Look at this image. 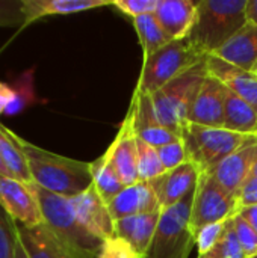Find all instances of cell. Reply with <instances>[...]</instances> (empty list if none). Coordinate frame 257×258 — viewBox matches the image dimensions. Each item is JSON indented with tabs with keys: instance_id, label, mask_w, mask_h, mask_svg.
I'll list each match as a JSON object with an SVG mask.
<instances>
[{
	"instance_id": "6da1fadb",
	"label": "cell",
	"mask_w": 257,
	"mask_h": 258,
	"mask_svg": "<svg viewBox=\"0 0 257 258\" xmlns=\"http://www.w3.org/2000/svg\"><path fill=\"white\" fill-rule=\"evenodd\" d=\"M33 184L64 198H74L92 186L91 163L42 150L15 135Z\"/></svg>"
},
{
	"instance_id": "7a4b0ae2",
	"label": "cell",
	"mask_w": 257,
	"mask_h": 258,
	"mask_svg": "<svg viewBox=\"0 0 257 258\" xmlns=\"http://www.w3.org/2000/svg\"><path fill=\"white\" fill-rule=\"evenodd\" d=\"M247 0H198L186 35L204 56L217 54L247 23Z\"/></svg>"
},
{
	"instance_id": "3957f363",
	"label": "cell",
	"mask_w": 257,
	"mask_h": 258,
	"mask_svg": "<svg viewBox=\"0 0 257 258\" xmlns=\"http://www.w3.org/2000/svg\"><path fill=\"white\" fill-rule=\"evenodd\" d=\"M33 184V183H32ZM38 198L42 224H45L65 245L83 258H97L105 240L91 234L77 219L70 198L52 194L33 184Z\"/></svg>"
},
{
	"instance_id": "277c9868",
	"label": "cell",
	"mask_w": 257,
	"mask_h": 258,
	"mask_svg": "<svg viewBox=\"0 0 257 258\" xmlns=\"http://www.w3.org/2000/svg\"><path fill=\"white\" fill-rule=\"evenodd\" d=\"M188 157L203 172L212 171L241 147L257 139V135H244L224 127H206L185 122L180 130Z\"/></svg>"
},
{
	"instance_id": "5b68a950",
	"label": "cell",
	"mask_w": 257,
	"mask_h": 258,
	"mask_svg": "<svg viewBox=\"0 0 257 258\" xmlns=\"http://www.w3.org/2000/svg\"><path fill=\"white\" fill-rule=\"evenodd\" d=\"M208 76L206 57L179 77L173 79L164 88L151 94L159 122L180 136V130L188 122L189 112L198 95V91Z\"/></svg>"
},
{
	"instance_id": "8992f818",
	"label": "cell",
	"mask_w": 257,
	"mask_h": 258,
	"mask_svg": "<svg viewBox=\"0 0 257 258\" xmlns=\"http://www.w3.org/2000/svg\"><path fill=\"white\" fill-rule=\"evenodd\" d=\"M195 189L176 206L162 210L158 228L142 258H188L195 246L191 213Z\"/></svg>"
},
{
	"instance_id": "52a82bcc",
	"label": "cell",
	"mask_w": 257,
	"mask_h": 258,
	"mask_svg": "<svg viewBox=\"0 0 257 258\" xmlns=\"http://www.w3.org/2000/svg\"><path fill=\"white\" fill-rule=\"evenodd\" d=\"M204 57L206 56L200 53L186 36L174 39L158 51L144 57L141 76L135 91L155 94L173 79L204 60Z\"/></svg>"
},
{
	"instance_id": "ba28073f",
	"label": "cell",
	"mask_w": 257,
	"mask_h": 258,
	"mask_svg": "<svg viewBox=\"0 0 257 258\" xmlns=\"http://www.w3.org/2000/svg\"><path fill=\"white\" fill-rule=\"evenodd\" d=\"M239 213L238 197L230 194L211 172H201L192 204L191 225L195 231L209 225L235 218Z\"/></svg>"
},
{
	"instance_id": "9c48e42d",
	"label": "cell",
	"mask_w": 257,
	"mask_h": 258,
	"mask_svg": "<svg viewBox=\"0 0 257 258\" xmlns=\"http://www.w3.org/2000/svg\"><path fill=\"white\" fill-rule=\"evenodd\" d=\"M126 121L129 122L136 138L155 148H161L180 139L177 133L171 132L159 122L151 94H144L138 91L133 92Z\"/></svg>"
},
{
	"instance_id": "30bf717a",
	"label": "cell",
	"mask_w": 257,
	"mask_h": 258,
	"mask_svg": "<svg viewBox=\"0 0 257 258\" xmlns=\"http://www.w3.org/2000/svg\"><path fill=\"white\" fill-rule=\"evenodd\" d=\"M0 207L18 225L35 227L42 224V215L32 183L0 174Z\"/></svg>"
},
{
	"instance_id": "8fae6325",
	"label": "cell",
	"mask_w": 257,
	"mask_h": 258,
	"mask_svg": "<svg viewBox=\"0 0 257 258\" xmlns=\"http://www.w3.org/2000/svg\"><path fill=\"white\" fill-rule=\"evenodd\" d=\"M201 172L203 171L189 160L174 169L165 171L162 175L148 181L159 201L161 212L176 206L189 192H192L197 187Z\"/></svg>"
},
{
	"instance_id": "7c38bea8",
	"label": "cell",
	"mask_w": 257,
	"mask_h": 258,
	"mask_svg": "<svg viewBox=\"0 0 257 258\" xmlns=\"http://www.w3.org/2000/svg\"><path fill=\"white\" fill-rule=\"evenodd\" d=\"M74 213L80 224L100 240L114 237L115 221L111 216L108 204L98 195L94 184L83 194L70 198Z\"/></svg>"
},
{
	"instance_id": "4fadbf2b",
	"label": "cell",
	"mask_w": 257,
	"mask_h": 258,
	"mask_svg": "<svg viewBox=\"0 0 257 258\" xmlns=\"http://www.w3.org/2000/svg\"><path fill=\"white\" fill-rule=\"evenodd\" d=\"M227 88L212 76H206L192 104L188 121L206 127H224Z\"/></svg>"
},
{
	"instance_id": "5bb4252c",
	"label": "cell",
	"mask_w": 257,
	"mask_h": 258,
	"mask_svg": "<svg viewBox=\"0 0 257 258\" xmlns=\"http://www.w3.org/2000/svg\"><path fill=\"white\" fill-rule=\"evenodd\" d=\"M106 154L124 186H130L139 181L136 136L126 119L123 121L117 138L106 150Z\"/></svg>"
},
{
	"instance_id": "9a60e30c",
	"label": "cell",
	"mask_w": 257,
	"mask_h": 258,
	"mask_svg": "<svg viewBox=\"0 0 257 258\" xmlns=\"http://www.w3.org/2000/svg\"><path fill=\"white\" fill-rule=\"evenodd\" d=\"M257 163V139L241 147L238 151L224 159L211 172L230 194L238 197L241 187L251 175Z\"/></svg>"
},
{
	"instance_id": "2e32d148",
	"label": "cell",
	"mask_w": 257,
	"mask_h": 258,
	"mask_svg": "<svg viewBox=\"0 0 257 258\" xmlns=\"http://www.w3.org/2000/svg\"><path fill=\"white\" fill-rule=\"evenodd\" d=\"M208 74L220 80L227 89L245 100L257 110V76L245 71L217 54L206 56Z\"/></svg>"
},
{
	"instance_id": "e0dca14e",
	"label": "cell",
	"mask_w": 257,
	"mask_h": 258,
	"mask_svg": "<svg viewBox=\"0 0 257 258\" xmlns=\"http://www.w3.org/2000/svg\"><path fill=\"white\" fill-rule=\"evenodd\" d=\"M17 233L29 258H83L65 245L45 224L35 227L17 224Z\"/></svg>"
},
{
	"instance_id": "ac0fdd59",
	"label": "cell",
	"mask_w": 257,
	"mask_h": 258,
	"mask_svg": "<svg viewBox=\"0 0 257 258\" xmlns=\"http://www.w3.org/2000/svg\"><path fill=\"white\" fill-rule=\"evenodd\" d=\"M108 207L114 221L161 212V206L153 189L148 183L144 181L126 186L115 198L108 203Z\"/></svg>"
},
{
	"instance_id": "d6986e66",
	"label": "cell",
	"mask_w": 257,
	"mask_h": 258,
	"mask_svg": "<svg viewBox=\"0 0 257 258\" xmlns=\"http://www.w3.org/2000/svg\"><path fill=\"white\" fill-rule=\"evenodd\" d=\"M159 218L161 212H156L115 221L114 237L127 242L135 249V252L142 258L150 248V243L159 224Z\"/></svg>"
},
{
	"instance_id": "ffe728a7",
	"label": "cell",
	"mask_w": 257,
	"mask_h": 258,
	"mask_svg": "<svg viewBox=\"0 0 257 258\" xmlns=\"http://www.w3.org/2000/svg\"><path fill=\"white\" fill-rule=\"evenodd\" d=\"M198 0H159L155 17L174 41L185 38L194 23Z\"/></svg>"
},
{
	"instance_id": "44dd1931",
	"label": "cell",
	"mask_w": 257,
	"mask_h": 258,
	"mask_svg": "<svg viewBox=\"0 0 257 258\" xmlns=\"http://www.w3.org/2000/svg\"><path fill=\"white\" fill-rule=\"evenodd\" d=\"M221 59L254 73L257 68V26L247 21L245 26L221 48L217 51Z\"/></svg>"
},
{
	"instance_id": "7402d4cb",
	"label": "cell",
	"mask_w": 257,
	"mask_h": 258,
	"mask_svg": "<svg viewBox=\"0 0 257 258\" xmlns=\"http://www.w3.org/2000/svg\"><path fill=\"white\" fill-rule=\"evenodd\" d=\"M112 0H23L24 26L50 15H70L112 5Z\"/></svg>"
},
{
	"instance_id": "603a6c76",
	"label": "cell",
	"mask_w": 257,
	"mask_h": 258,
	"mask_svg": "<svg viewBox=\"0 0 257 258\" xmlns=\"http://www.w3.org/2000/svg\"><path fill=\"white\" fill-rule=\"evenodd\" d=\"M224 128L244 135H257V110L230 89H227L226 95Z\"/></svg>"
},
{
	"instance_id": "cb8c5ba5",
	"label": "cell",
	"mask_w": 257,
	"mask_h": 258,
	"mask_svg": "<svg viewBox=\"0 0 257 258\" xmlns=\"http://www.w3.org/2000/svg\"><path fill=\"white\" fill-rule=\"evenodd\" d=\"M0 157L11 177L24 183H32L27 162L21 147L17 142L15 133L2 124H0Z\"/></svg>"
},
{
	"instance_id": "d4e9b609",
	"label": "cell",
	"mask_w": 257,
	"mask_h": 258,
	"mask_svg": "<svg viewBox=\"0 0 257 258\" xmlns=\"http://www.w3.org/2000/svg\"><path fill=\"white\" fill-rule=\"evenodd\" d=\"M91 174L92 184L106 204L126 187L118 178L117 172L114 171L106 153L91 163Z\"/></svg>"
},
{
	"instance_id": "484cf974",
	"label": "cell",
	"mask_w": 257,
	"mask_h": 258,
	"mask_svg": "<svg viewBox=\"0 0 257 258\" xmlns=\"http://www.w3.org/2000/svg\"><path fill=\"white\" fill-rule=\"evenodd\" d=\"M133 26L138 33V38H139V42H141V47L144 51V57L150 56L151 53L158 51L159 48H162L164 45H167L168 42L173 41L165 33V30L156 20L155 14L133 18Z\"/></svg>"
},
{
	"instance_id": "4316f807",
	"label": "cell",
	"mask_w": 257,
	"mask_h": 258,
	"mask_svg": "<svg viewBox=\"0 0 257 258\" xmlns=\"http://www.w3.org/2000/svg\"><path fill=\"white\" fill-rule=\"evenodd\" d=\"M12 89H14V95H12V100L5 110V115L15 116V115L23 113L27 107H30L33 104L42 103L36 97V92H35L33 68L26 70L20 76H17L14 83H12Z\"/></svg>"
},
{
	"instance_id": "83f0119b",
	"label": "cell",
	"mask_w": 257,
	"mask_h": 258,
	"mask_svg": "<svg viewBox=\"0 0 257 258\" xmlns=\"http://www.w3.org/2000/svg\"><path fill=\"white\" fill-rule=\"evenodd\" d=\"M138 144V172H139V181L148 183L155 180L156 177L162 175L165 172V168L161 162L158 148L148 145L147 142L136 138Z\"/></svg>"
},
{
	"instance_id": "f1b7e54d",
	"label": "cell",
	"mask_w": 257,
	"mask_h": 258,
	"mask_svg": "<svg viewBox=\"0 0 257 258\" xmlns=\"http://www.w3.org/2000/svg\"><path fill=\"white\" fill-rule=\"evenodd\" d=\"M197 258H247L235 233L233 227V218L229 221L227 228L221 240L206 254L198 255Z\"/></svg>"
},
{
	"instance_id": "f546056e",
	"label": "cell",
	"mask_w": 257,
	"mask_h": 258,
	"mask_svg": "<svg viewBox=\"0 0 257 258\" xmlns=\"http://www.w3.org/2000/svg\"><path fill=\"white\" fill-rule=\"evenodd\" d=\"M230 219L223 221V222H217V224H209L203 228H200L198 231H195V245L198 249V255H203L206 252H209L224 236L227 224Z\"/></svg>"
},
{
	"instance_id": "4dcf8cb0",
	"label": "cell",
	"mask_w": 257,
	"mask_h": 258,
	"mask_svg": "<svg viewBox=\"0 0 257 258\" xmlns=\"http://www.w3.org/2000/svg\"><path fill=\"white\" fill-rule=\"evenodd\" d=\"M17 224L0 207V258H14Z\"/></svg>"
},
{
	"instance_id": "1f68e13d",
	"label": "cell",
	"mask_w": 257,
	"mask_h": 258,
	"mask_svg": "<svg viewBox=\"0 0 257 258\" xmlns=\"http://www.w3.org/2000/svg\"><path fill=\"white\" fill-rule=\"evenodd\" d=\"M158 153H159V157H161V162H162L165 171L174 169V168L183 165L185 162H189V157H188V153H186L182 138L176 142H171L168 145L158 148Z\"/></svg>"
},
{
	"instance_id": "d6a6232c",
	"label": "cell",
	"mask_w": 257,
	"mask_h": 258,
	"mask_svg": "<svg viewBox=\"0 0 257 258\" xmlns=\"http://www.w3.org/2000/svg\"><path fill=\"white\" fill-rule=\"evenodd\" d=\"M23 0H0V27L24 26Z\"/></svg>"
},
{
	"instance_id": "836d02e7",
	"label": "cell",
	"mask_w": 257,
	"mask_h": 258,
	"mask_svg": "<svg viewBox=\"0 0 257 258\" xmlns=\"http://www.w3.org/2000/svg\"><path fill=\"white\" fill-rule=\"evenodd\" d=\"M233 227L238 237V242L245 254V257L257 255V234L256 231L239 216L236 215L233 218Z\"/></svg>"
},
{
	"instance_id": "e575fe53",
	"label": "cell",
	"mask_w": 257,
	"mask_h": 258,
	"mask_svg": "<svg viewBox=\"0 0 257 258\" xmlns=\"http://www.w3.org/2000/svg\"><path fill=\"white\" fill-rule=\"evenodd\" d=\"M97 258H141L135 249L118 237H109L101 243Z\"/></svg>"
},
{
	"instance_id": "d590c367",
	"label": "cell",
	"mask_w": 257,
	"mask_h": 258,
	"mask_svg": "<svg viewBox=\"0 0 257 258\" xmlns=\"http://www.w3.org/2000/svg\"><path fill=\"white\" fill-rule=\"evenodd\" d=\"M159 0H115L112 6L120 9L123 14L130 15L132 18L155 14Z\"/></svg>"
},
{
	"instance_id": "8d00e7d4",
	"label": "cell",
	"mask_w": 257,
	"mask_h": 258,
	"mask_svg": "<svg viewBox=\"0 0 257 258\" xmlns=\"http://www.w3.org/2000/svg\"><path fill=\"white\" fill-rule=\"evenodd\" d=\"M239 210L242 207L257 206V175H250L238 194Z\"/></svg>"
},
{
	"instance_id": "74e56055",
	"label": "cell",
	"mask_w": 257,
	"mask_h": 258,
	"mask_svg": "<svg viewBox=\"0 0 257 258\" xmlns=\"http://www.w3.org/2000/svg\"><path fill=\"white\" fill-rule=\"evenodd\" d=\"M12 95H14V89L9 83H5L0 80V115L5 113L8 104L11 103L12 100Z\"/></svg>"
},
{
	"instance_id": "f35d334b",
	"label": "cell",
	"mask_w": 257,
	"mask_h": 258,
	"mask_svg": "<svg viewBox=\"0 0 257 258\" xmlns=\"http://www.w3.org/2000/svg\"><path fill=\"white\" fill-rule=\"evenodd\" d=\"M257 234V206H248V207H242L238 213Z\"/></svg>"
},
{
	"instance_id": "ab89813d",
	"label": "cell",
	"mask_w": 257,
	"mask_h": 258,
	"mask_svg": "<svg viewBox=\"0 0 257 258\" xmlns=\"http://www.w3.org/2000/svg\"><path fill=\"white\" fill-rule=\"evenodd\" d=\"M247 21L257 26V0H247Z\"/></svg>"
},
{
	"instance_id": "60d3db41",
	"label": "cell",
	"mask_w": 257,
	"mask_h": 258,
	"mask_svg": "<svg viewBox=\"0 0 257 258\" xmlns=\"http://www.w3.org/2000/svg\"><path fill=\"white\" fill-rule=\"evenodd\" d=\"M14 258H29L20 237H18V233H17V240H15V248H14Z\"/></svg>"
},
{
	"instance_id": "b9f144b4",
	"label": "cell",
	"mask_w": 257,
	"mask_h": 258,
	"mask_svg": "<svg viewBox=\"0 0 257 258\" xmlns=\"http://www.w3.org/2000/svg\"><path fill=\"white\" fill-rule=\"evenodd\" d=\"M0 174H5V175H9V172H8V169L5 168V165H3V162H2V157H0Z\"/></svg>"
},
{
	"instance_id": "7bdbcfd3",
	"label": "cell",
	"mask_w": 257,
	"mask_h": 258,
	"mask_svg": "<svg viewBox=\"0 0 257 258\" xmlns=\"http://www.w3.org/2000/svg\"><path fill=\"white\" fill-rule=\"evenodd\" d=\"M251 175H257V163H256V166L253 168V172H251Z\"/></svg>"
},
{
	"instance_id": "ee69618b",
	"label": "cell",
	"mask_w": 257,
	"mask_h": 258,
	"mask_svg": "<svg viewBox=\"0 0 257 258\" xmlns=\"http://www.w3.org/2000/svg\"><path fill=\"white\" fill-rule=\"evenodd\" d=\"M247 258H257V255H253V257H247Z\"/></svg>"
},
{
	"instance_id": "f6af8a7d",
	"label": "cell",
	"mask_w": 257,
	"mask_h": 258,
	"mask_svg": "<svg viewBox=\"0 0 257 258\" xmlns=\"http://www.w3.org/2000/svg\"><path fill=\"white\" fill-rule=\"evenodd\" d=\"M254 74H256V76H257V68H256V70H254Z\"/></svg>"
}]
</instances>
